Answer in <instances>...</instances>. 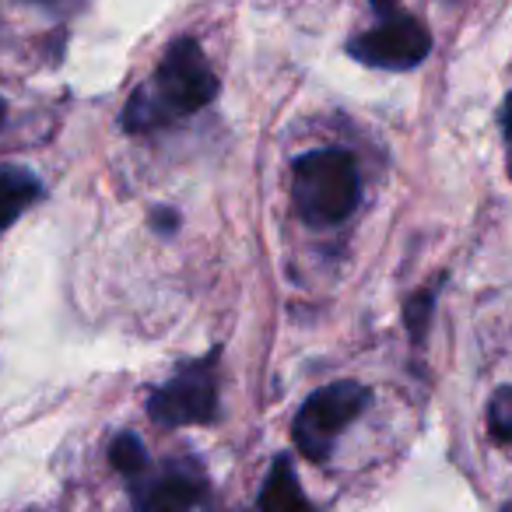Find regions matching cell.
<instances>
[{
	"label": "cell",
	"mask_w": 512,
	"mask_h": 512,
	"mask_svg": "<svg viewBox=\"0 0 512 512\" xmlns=\"http://www.w3.org/2000/svg\"><path fill=\"white\" fill-rule=\"evenodd\" d=\"M214 95H218V74L211 71L200 43L193 36H179L162 53V64L148 85L130 95L120 123L127 134H151L183 116L200 113L211 106Z\"/></svg>",
	"instance_id": "cell-1"
},
{
	"label": "cell",
	"mask_w": 512,
	"mask_h": 512,
	"mask_svg": "<svg viewBox=\"0 0 512 512\" xmlns=\"http://www.w3.org/2000/svg\"><path fill=\"white\" fill-rule=\"evenodd\" d=\"M295 211L306 225H341L355 214L362 200L358 165L341 148H316L295 162L292 176Z\"/></svg>",
	"instance_id": "cell-2"
},
{
	"label": "cell",
	"mask_w": 512,
	"mask_h": 512,
	"mask_svg": "<svg viewBox=\"0 0 512 512\" xmlns=\"http://www.w3.org/2000/svg\"><path fill=\"white\" fill-rule=\"evenodd\" d=\"M372 393L369 386L355 383V379H341V383H327L306 397L292 421V439L306 460H327L334 442L344 435V428L369 407Z\"/></svg>",
	"instance_id": "cell-3"
},
{
	"label": "cell",
	"mask_w": 512,
	"mask_h": 512,
	"mask_svg": "<svg viewBox=\"0 0 512 512\" xmlns=\"http://www.w3.org/2000/svg\"><path fill=\"white\" fill-rule=\"evenodd\" d=\"M148 414L165 428L211 425L218 418V348L179 365L176 376L151 393Z\"/></svg>",
	"instance_id": "cell-4"
},
{
	"label": "cell",
	"mask_w": 512,
	"mask_h": 512,
	"mask_svg": "<svg viewBox=\"0 0 512 512\" xmlns=\"http://www.w3.org/2000/svg\"><path fill=\"white\" fill-rule=\"evenodd\" d=\"M137 512H214L211 481L190 456H176L165 467L134 477Z\"/></svg>",
	"instance_id": "cell-5"
},
{
	"label": "cell",
	"mask_w": 512,
	"mask_h": 512,
	"mask_svg": "<svg viewBox=\"0 0 512 512\" xmlns=\"http://www.w3.org/2000/svg\"><path fill=\"white\" fill-rule=\"evenodd\" d=\"M348 53L362 60L365 67H379V71H411L432 53V36L428 29L411 18L404 8L393 15L379 18L369 32L355 36L348 43Z\"/></svg>",
	"instance_id": "cell-6"
},
{
	"label": "cell",
	"mask_w": 512,
	"mask_h": 512,
	"mask_svg": "<svg viewBox=\"0 0 512 512\" xmlns=\"http://www.w3.org/2000/svg\"><path fill=\"white\" fill-rule=\"evenodd\" d=\"M260 512H316L309 495L302 491L299 477H295V467L285 453L274 456L271 470H267V481L260 488Z\"/></svg>",
	"instance_id": "cell-7"
},
{
	"label": "cell",
	"mask_w": 512,
	"mask_h": 512,
	"mask_svg": "<svg viewBox=\"0 0 512 512\" xmlns=\"http://www.w3.org/2000/svg\"><path fill=\"white\" fill-rule=\"evenodd\" d=\"M43 186L32 176L29 169H18V165H0V232L18 221L32 204L39 200Z\"/></svg>",
	"instance_id": "cell-8"
},
{
	"label": "cell",
	"mask_w": 512,
	"mask_h": 512,
	"mask_svg": "<svg viewBox=\"0 0 512 512\" xmlns=\"http://www.w3.org/2000/svg\"><path fill=\"white\" fill-rule=\"evenodd\" d=\"M109 463L120 470L123 477L134 481L137 474L148 470V453H144V442L137 439L134 432H120L113 442H109Z\"/></svg>",
	"instance_id": "cell-9"
},
{
	"label": "cell",
	"mask_w": 512,
	"mask_h": 512,
	"mask_svg": "<svg viewBox=\"0 0 512 512\" xmlns=\"http://www.w3.org/2000/svg\"><path fill=\"white\" fill-rule=\"evenodd\" d=\"M435 299H439V285L421 288V292H414L411 299L404 302V327H407V334H411L414 344H425L428 323H432Z\"/></svg>",
	"instance_id": "cell-10"
},
{
	"label": "cell",
	"mask_w": 512,
	"mask_h": 512,
	"mask_svg": "<svg viewBox=\"0 0 512 512\" xmlns=\"http://www.w3.org/2000/svg\"><path fill=\"white\" fill-rule=\"evenodd\" d=\"M488 432L498 446H512V386H498L488 400Z\"/></svg>",
	"instance_id": "cell-11"
},
{
	"label": "cell",
	"mask_w": 512,
	"mask_h": 512,
	"mask_svg": "<svg viewBox=\"0 0 512 512\" xmlns=\"http://www.w3.org/2000/svg\"><path fill=\"white\" fill-rule=\"evenodd\" d=\"M498 127H502V137H505V169H509V179H512V95H505L502 109H498Z\"/></svg>",
	"instance_id": "cell-12"
},
{
	"label": "cell",
	"mask_w": 512,
	"mask_h": 512,
	"mask_svg": "<svg viewBox=\"0 0 512 512\" xmlns=\"http://www.w3.org/2000/svg\"><path fill=\"white\" fill-rule=\"evenodd\" d=\"M151 225H155L158 232L172 235V232H176V225H179V218H176V211H165V207H158V211L151 214Z\"/></svg>",
	"instance_id": "cell-13"
},
{
	"label": "cell",
	"mask_w": 512,
	"mask_h": 512,
	"mask_svg": "<svg viewBox=\"0 0 512 512\" xmlns=\"http://www.w3.org/2000/svg\"><path fill=\"white\" fill-rule=\"evenodd\" d=\"M4 113H8V106H4V99H0V127H4Z\"/></svg>",
	"instance_id": "cell-14"
},
{
	"label": "cell",
	"mask_w": 512,
	"mask_h": 512,
	"mask_svg": "<svg viewBox=\"0 0 512 512\" xmlns=\"http://www.w3.org/2000/svg\"><path fill=\"white\" fill-rule=\"evenodd\" d=\"M32 4H64V0H32Z\"/></svg>",
	"instance_id": "cell-15"
},
{
	"label": "cell",
	"mask_w": 512,
	"mask_h": 512,
	"mask_svg": "<svg viewBox=\"0 0 512 512\" xmlns=\"http://www.w3.org/2000/svg\"><path fill=\"white\" fill-rule=\"evenodd\" d=\"M509 512H512V509H509Z\"/></svg>",
	"instance_id": "cell-16"
}]
</instances>
